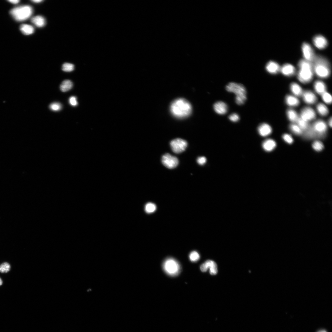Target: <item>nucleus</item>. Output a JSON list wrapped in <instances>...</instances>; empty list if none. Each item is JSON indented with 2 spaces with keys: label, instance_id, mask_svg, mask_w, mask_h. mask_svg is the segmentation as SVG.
I'll list each match as a JSON object with an SVG mask.
<instances>
[{
  "label": "nucleus",
  "instance_id": "f257e3e1",
  "mask_svg": "<svg viewBox=\"0 0 332 332\" xmlns=\"http://www.w3.org/2000/svg\"><path fill=\"white\" fill-rule=\"evenodd\" d=\"M171 113L178 118H183L189 116L192 112V107L185 99H180L173 102L171 106Z\"/></svg>",
  "mask_w": 332,
  "mask_h": 332
},
{
  "label": "nucleus",
  "instance_id": "f03ea898",
  "mask_svg": "<svg viewBox=\"0 0 332 332\" xmlns=\"http://www.w3.org/2000/svg\"><path fill=\"white\" fill-rule=\"evenodd\" d=\"M314 71L319 77L325 79L329 77L330 74V63L325 58L321 55H316L312 63Z\"/></svg>",
  "mask_w": 332,
  "mask_h": 332
},
{
  "label": "nucleus",
  "instance_id": "7ed1b4c3",
  "mask_svg": "<svg viewBox=\"0 0 332 332\" xmlns=\"http://www.w3.org/2000/svg\"><path fill=\"white\" fill-rule=\"evenodd\" d=\"M299 70L298 73V80L302 83L310 82L313 76V68L312 63L305 60H301L298 64Z\"/></svg>",
  "mask_w": 332,
  "mask_h": 332
},
{
  "label": "nucleus",
  "instance_id": "20e7f679",
  "mask_svg": "<svg viewBox=\"0 0 332 332\" xmlns=\"http://www.w3.org/2000/svg\"><path fill=\"white\" fill-rule=\"evenodd\" d=\"M226 89L236 95L235 101L237 104L241 105L245 103L247 99L246 90L243 85L231 82L226 86Z\"/></svg>",
  "mask_w": 332,
  "mask_h": 332
},
{
  "label": "nucleus",
  "instance_id": "39448f33",
  "mask_svg": "<svg viewBox=\"0 0 332 332\" xmlns=\"http://www.w3.org/2000/svg\"><path fill=\"white\" fill-rule=\"evenodd\" d=\"M32 13V8L28 5L17 7L10 11V14L14 19L18 21H23L28 19Z\"/></svg>",
  "mask_w": 332,
  "mask_h": 332
},
{
  "label": "nucleus",
  "instance_id": "423d86ee",
  "mask_svg": "<svg viewBox=\"0 0 332 332\" xmlns=\"http://www.w3.org/2000/svg\"><path fill=\"white\" fill-rule=\"evenodd\" d=\"M170 145L173 152L176 154H179L185 151L187 146V142L185 140L177 138L172 141Z\"/></svg>",
  "mask_w": 332,
  "mask_h": 332
},
{
  "label": "nucleus",
  "instance_id": "0eeeda50",
  "mask_svg": "<svg viewBox=\"0 0 332 332\" xmlns=\"http://www.w3.org/2000/svg\"><path fill=\"white\" fill-rule=\"evenodd\" d=\"M162 162L166 168L169 169L176 168L179 163L178 159L169 154L164 155L162 158Z\"/></svg>",
  "mask_w": 332,
  "mask_h": 332
},
{
  "label": "nucleus",
  "instance_id": "6e6552de",
  "mask_svg": "<svg viewBox=\"0 0 332 332\" xmlns=\"http://www.w3.org/2000/svg\"><path fill=\"white\" fill-rule=\"evenodd\" d=\"M164 266L165 272L171 275L177 274L180 270L178 264L172 259H169L166 261Z\"/></svg>",
  "mask_w": 332,
  "mask_h": 332
},
{
  "label": "nucleus",
  "instance_id": "1a4fd4ad",
  "mask_svg": "<svg viewBox=\"0 0 332 332\" xmlns=\"http://www.w3.org/2000/svg\"><path fill=\"white\" fill-rule=\"evenodd\" d=\"M302 49L304 60L312 63L316 55L311 46L308 43H304L302 45Z\"/></svg>",
  "mask_w": 332,
  "mask_h": 332
},
{
  "label": "nucleus",
  "instance_id": "9d476101",
  "mask_svg": "<svg viewBox=\"0 0 332 332\" xmlns=\"http://www.w3.org/2000/svg\"><path fill=\"white\" fill-rule=\"evenodd\" d=\"M316 133L317 137L323 138L325 135L327 129V125L325 122L321 120L315 122L311 125Z\"/></svg>",
  "mask_w": 332,
  "mask_h": 332
},
{
  "label": "nucleus",
  "instance_id": "9b49d317",
  "mask_svg": "<svg viewBox=\"0 0 332 332\" xmlns=\"http://www.w3.org/2000/svg\"><path fill=\"white\" fill-rule=\"evenodd\" d=\"M316 117V115L314 110L311 107H305L301 111L300 117L308 122L315 119Z\"/></svg>",
  "mask_w": 332,
  "mask_h": 332
},
{
  "label": "nucleus",
  "instance_id": "f8f14e48",
  "mask_svg": "<svg viewBox=\"0 0 332 332\" xmlns=\"http://www.w3.org/2000/svg\"><path fill=\"white\" fill-rule=\"evenodd\" d=\"M210 268V273L212 275L217 274L218 270L216 263L211 260H208L202 264L200 267L201 271L203 272H207Z\"/></svg>",
  "mask_w": 332,
  "mask_h": 332
},
{
  "label": "nucleus",
  "instance_id": "ddd939ff",
  "mask_svg": "<svg viewBox=\"0 0 332 332\" xmlns=\"http://www.w3.org/2000/svg\"><path fill=\"white\" fill-rule=\"evenodd\" d=\"M313 41L315 46L319 49H325L328 45L326 39L324 37L320 35L315 36L313 38Z\"/></svg>",
  "mask_w": 332,
  "mask_h": 332
},
{
  "label": "nucleus",
  "instance_id": "4468645a",
  "mask_svg": "<svg viewBox=\"0 0 332 332\" xmlns=\"http://www.w3.org/2000/svg\"><path fill=\"white\" fill-rule=\"evenodd\" d=\"M304 102L309 104H313L317 101V99L315 94L310 90L303 92L302 95Z\"/></svg>",
  "mask_w": 332,
  "mask_h": 332
},
{
  "label": "nucleus",
  "instance_id": "2eb2a0df",
  "mask_svg": "<svg viewBox=\"0 0 332 332\" xmlns=\"http://www.w3.org/2000/svg\"><path fill=\"white\" fill-rule=\"evenodd\" d=\"M213 108L215 112L220 115L226 114L228 109L227 104L222 101H219L215 103L214 105Z\"/></svg>",
  "mask_w": 332,
  "mask_h": 332
},
{
  "label": "nucleus",
  "instance_id": "dca6fc26",
  "mask_svg": "<svg viewBox=\"0 0 332 332\" xmlns=\"http://www.w3.org/2000/svg\"><path fill=\"white\" fill-rule=\"evenodd\" d=\"M280 71L284 76L291 77L295 74L296 70L293 65L288 63L284 65L281 67Z\"/></svg>",
  "mask_w": 332,
  "mask_h": 332
},
{
  "label": "nucleus",
  "instance_id": "f3484780",
  "mask_svg": "<svg viewBox=\"0 0 332 332\" xmlns=\"http://www.w3.org/2000/svg\"><path fill=\"white\" fill-rule=\"evenodd\" d=\"M281 67L276 62L273 61L269 62L266 66L267 71L272 74H276L280 71Z\"/></svg>",
  "mask_w": 332,
  "mask_h": 332
},
{
  "label": "nucleus",
  "instance_id": "a211bd4d",
  "mask_svg": "<svg viewBox=\"0 0 332 332\" xmlns=\"http://www.w3.org/2000/svg\"><path fill=\"white\" fill-rule=\"evenodd\" d=\"M271 127L267 123L261 124L258 127V131L261 135L265 137L270 135L272 132Z\"/></svg>",
  "mask_w": 332,
  "mask_h": 332
},
{
  "label": "nucleus",
  "instance_id": "6ab92c4d",
  "mask_svg": "<svg viewBox=\"0 0 332 332\" xmlns=\"http://www.w3.org/2000/svg\"><path fill=\"white\" fill-rule=\"evenodd\" d=\"M314 86L317 93L320 95H322L326 92V85L322 81L319 80L316 81Z\"/></svg>",
  "mask_w": 332,
  "mask_h": 332
},
{
  "label": "nucleus",
  "instance_id": "aec40b11",
  "mask_svg": "<svg viewBox=\"0 0 332 332\" xmlns=\"http://www.w3.org/2000/svg\"><path fill=\"white\" fill-rule=\"evenodd\" d=\"M276 145L275 142L272 139L265 140L262 144L263 149L267 152H270L273 150L275 148Z\"/></svg>",
  "mask_w": 332,
  "mask_h": 332
},
{
  "label": "nucleus",
  "instance_id": "412c9836",
  "mask_svg": "<svg viewBox=\"0 0 332 332\" xmlns=\"http://www.w3.org/2000/svg\"><path fill=\"white\" fill-rule=\"evenodd\" d=\"M285 101L286 104L290 106H297L300 104V101L297 98L291 95L287 96L285 97Z\"/></svg>",
  "mask_w": 332,
  "mask_h": 332
},
{
  "label": "nucleus",
  "instance_id": "4be33fe9",
  "mask_svg": "<svg viewBox=\"0 0 332 332\" xmlns=\"http://www.w3.org/2000/svg\"><path fill=\"white\" fill-rule=\"evenodd\" d=\"M290 88L292 93L295 96L300 97L302 95L303 92L302 88L297 83H291Z\"/></svg>",
  "mask_w": 332,
  "mask_h": 332
},
{
  "label": "nucleus",
  "instance_id": "5701e85b",
  "mask_svg": "<svg viewBox=\"0 0 332 332\" xmlns=\"http://www.w3.org/2000/svg\"><path fill=\"white\" fill-rule=\"evenodd\" d=\"M31 22L39 28L44 27L46 23L45 18L41 16H36L31 18Z\"/></svg>",
  "mask_w": 332,
  "mask_h": 332
},
{
  "label": "nucleus",
  "instance_id": "b1692460",
  "mask_svg": "<svg viewBox=\"0 0 332 332\" xmlns=\"http://www.w3.org/2000/svg\"><path fill=\"white\" fill-rule=\"evenodd\" d=\"M286 114L289 120L292 122H296L299 117L296 111L291 109H287Z\"/></svg>",
  "mask_w": 332,
  "mask_h": 332
},
{
  "label": "nucleus",
  "instance_id": "393cba45",
  "mask_svg": "<svg viewBox=\"0 0 332 332\" xmlns=\"http://www.w3.org/2000/svg\"><path fill=\"white\" fill-rule=\"evenodd\" d=\"M21 31L24 34L28 35L33 34L34 31V28L31 25L23 24L20 27Z\"/></svg>",
  "mask_w": 332,
  "mask_h": 332
},
{
  "label": "nucleus",
  "instance_id": "a878e982",
  "mask_svg": "<svg viewBox=\"0 0 332 332\" xmlns=\"http://www.w3.org/2000/svg\"><path fill=\"white\" fill-rule=\"evenodd\" d=\"M304 137L307 139H311L317 137V135L312 127L309 125L307 130L304 132Z\"/></svg>",
  "mask_w": 332,
  "mask_h": 332
},
{
  "label": "nucleus",
  "instance_id": "bb28decb",
  "mask_svg": "<svg viewBox=\"0 0 332 332\" xmlns=\"http://www.w3.org/2000/svg\"><path fill=\"white\" fill-rule=\"evenodd\" d=\"M317 109L318 113L322 116H326L329 113V110L327 107L322 103L318 104L317 106Z\"/></svg>",
  "mask_w": 332,
  "mask_h": 332
},
{
  "label": "nucleus",
  "instance_id": "cd10ccee",
  "mask_svg": "<svg viewBox=\"0 0 332 332\" xmlns=\"http://www.w3.org/2000/svg\"><path fill=\"white\" fill-rule=\"evenodd\" d=\"M73 86V83L71 81L66 80L62 83L60 86V89L62 92H66L70 90Z\"/></svg>",
  "mask_w": 332,
  "mask_h": 332
},
{
  "label": "nucleus",
  "instance_id": "c85d7f7f",
  "mask_svg": "<svg viewBox=\"0 0 332 332\" xmlns=\"http://www.w3.org/2000/svg\"><path fill=\"white\" fill-rule=\"evenodd\" d=\"M296 122L297 125L301 129L302 131L304 132L308 128L309 125L308 122L303 119L300 117H299Z\"/></svg>",
  "mask_w": 332,
  "mask_h": 332
},
{
  "label": "nucleus",
  "instance_id": "c756f323",
  "mask_svg": "<svg viewBox=\"0 0 332 332\" xmlns=\"http://www.w3.org/2000/svg\"><path fill=\"white\" fill-rule=\"evenodd\" d=\"M290 130L294 134L300 135L302 134L303 131L299 126L296 124L292 123L289 125Z\"/></svg>",
  "mask_w": 332,
  "mask_h": 332
},
{
  "label": "nucleus",
  "instance_id": "7c9ffc66",
  "mask_svg": "<svg viewBox=\"0 0 332 332\" xmlns=\"http://www.w3.org/2000/svg\"><path fill=\"white\" fill-rule=\"evenodd\" d=\"M156 206L152 203H148L145 206V211L147 213H153L156 210Z\"/></svg>",
  "mask_w": 332,
  "mask_h": 332
},
{
  "label": "nucleus",
  "instance_id": "2f4dec72",
  "mask_svg": "<svg viewBox=\"0 0 332 332\" xmlns=\"http://www.w3.org/2000/svg\"><path fill=\"white\" fill-rule=\"evenodd\" d=\"M312 145L313 149L317 151H320L324 148V145L320 141H317L314 142Z\"/></svg>",
  "mask_w": 332,
  "mask_h": 332
},
{
  "label": "nucleus",
  "instance_id": "473e14b6",
  "mask_svg": "<svg viewBox=\"0 0 332 332\" xmlns=\"http://www.w3.org/2000/svg\"><path fill=\"white\" fill-rule=\"evenodd\" d=\"M11 266L8 262H4L0 265V272L7 273L10 270Z\"/></svg>",
  "mask_w": 332,
  "mask_h": 332
},
{
  "label": "nucleus",
  "instance_id": "72a5a7b5",
  "mask_svg": "<svg viewBox=\"0 0 332 332\" xmlns=\"http://www.w3.org/2000/svg\"><path fill=\"white\" fill-rule=\"evenodd\" d=\"M322 96V99L325 103L328 104L331 103L332 97L329 93L326 92Z\"/></svg>",
  "mask_w": 332,
  "mask_h": 332
},
{
  "label": "nucleus",
  "instance_id": "f704fd0d",
  "mask_svg": "<svg viewBox=\"0 0 332 332\" xmlns=\"http://www.w3.org/2000/svg\"><path fill=\"white\" fill-rule=\"evenodd\" d=\"M62 69L64 71L71 72L74 69V66L72 64L66 63L63 65Z\"/></svg>",
  "mask_w": 332,
  "mask_h": 332
},
{
  "label": "nucleus",
  "instance_id": "c9c22d12",
  "mask_svg": "<svg viewBox=\"0 0 332 332\" xmlns=\"http://www.w3.org/2000/svg\"><path fill=\"white\" fill-rule=\"evenodd\" d=\"M49 108L50 109L54 111H58L61 109L62 106L59 103H54L50 105Z\"/></svg>",
  "mask_w": 332,
  "mask_h": 332
},
{
  "label": "nucleus",
  "instance_id": "e433bc0d",
  "mask_svg": "<svg viewBox=\"0 0 332 332\" xmlns=\"http://www.w3.org/2000/svg\"><path fill=\"white\" fill-rule=\"evenodd\" d=\"M190 261L192 262H195L199 260L200 255L198 253L195 251L192 252L190 255Z\"/></svg>",
  "mask_w": 332,
  "mask_h": 332
},
{
  "label": "nucleus",
  "instance_id": "4c0bfd02",
  "mask_svg": "<svg viewBox=\"0 0 332 332\" xmlns=\"http://www.w3.org/2000/svg\"><path fill=\"white\" fill-rule=\"evenodd\" d=\"M283 138L284 140L289 144H292L293 142V139L291 135L288 134H285L283 136Z\"/></svg>",
  "mask_w": 332,
  "mask_h": 332
},
{
  "label": "nucleus",
  "instance_id": "58836bf2",
  "mask_svg": "<svg viewBox=\"0 0 332 332\" xmlns=\"http://www.w3.org/2000/svg\"><path fill=\"white\" fill-rule=\"evenodd\" d=\"M229 119L232 122H236L239 119V116L236 113H233L230 115L229 117Z\"/></svg>",
  "mask_w": 332,
  "mask_h": 332
},
{
  "label": "nucleus",
  "instance_id": "ea45409f",
  "mask_svg": "<svg viewBox=\"0 0 332 332\" xmlns=\"http://www.w3.org/2000/svg\"><path fill=\"white\" fill-rule=\"evenodd\" d=\"M69 103L72 106H75L77 105L78 103L76 98L75 96H72L69 99Z\"/></svg>",
  "mask_w": 332,
  "mask_h": 332
},
{
  "label": "nucleus",
  "instance_id": "a19ab883",
  "mask_svg": "<svg viewBox=\"0 0 332 332\" xmlns=\"http://www.w3.org/2000/svg\"><path fill=\"white\" fill-rule=\"evenodd\" d=\"M197 161L199 164L203 165L206 163L207 159L204 157H200L197 159Z\"/></svg>",
  "mask_w": 332,
  "mask_h": 332
},
{
  "label": "nucleus",
  "instance_id": "79ce46f5",
  "mask_svg": "<svg viewBox=\"0 0 332 332\" xmlns=\"http://www.w3.org/2000/svg\"><path fill=\"white\" fill-rule=\"evenodd\" d=\"M10 3L13 4H16L19 3L20 2V1H8Z\"/></svg>",
  "mask_w": 332,
  "mask_h": 332
},
{
  "label": "nucleus",
  "instance_id": "37998d69",
  "mask_svg": "<svg viewBox=\"0 0 332 332\" xmlns=\"http://www.w3.org/2000/svg\"><path fill=\"white\" fill-rule=\"evenodd\" d=\"M42 1H42V0H34V1H32V2L36 3H40Z\"/></svg>",
  "mask_w": 332,
  "mask_h": 332
},
{
  "label": "nucleus",
  "instance_id": "c03bdc74",
  "mask_svg": "<svg viewBox=\"0 0 332 332\" xmlns=\"http://www.w3.org/2000/svg\"><path fill=\"white\" fill-rule=\"evenodd\" d=\"M328 124H329V125L330 127H332V118H331V117L330 119L329 120Z\"/></svg>",
  "mask_w": 332,
  "mask_h": 332
},
{
  "label": "nucleus",
  "instance_id": "a18cd8bd",
  "mask_svg": "<svg viewBox=\"0 0 332 332\" xmlns=\"http://www.w3.org/2000/svg\"><path fill=\"white\" fill-rule=\"evenodd\" d=\"M3 282L2 279L0 278V286L2 285L3 284Z\"/></svg>",
  "mask_w": 332,
  "mask_h": 332
},
{
  "label": "nucleus",
  "instance_id": "49530a36",
  "mask_svg": "<svg viewBox=\"0 0 332 332\" xmlns=\"http://www.w3.org/2000/svg\"><path fill=\"white\" fill-rule=\"evenodd\" d=\"M318 332H327L326 331L324 330H321L319 331Z\"/></svg>",
  "mask_w": 332,
  "mask_h": 332
}]
</instances>
